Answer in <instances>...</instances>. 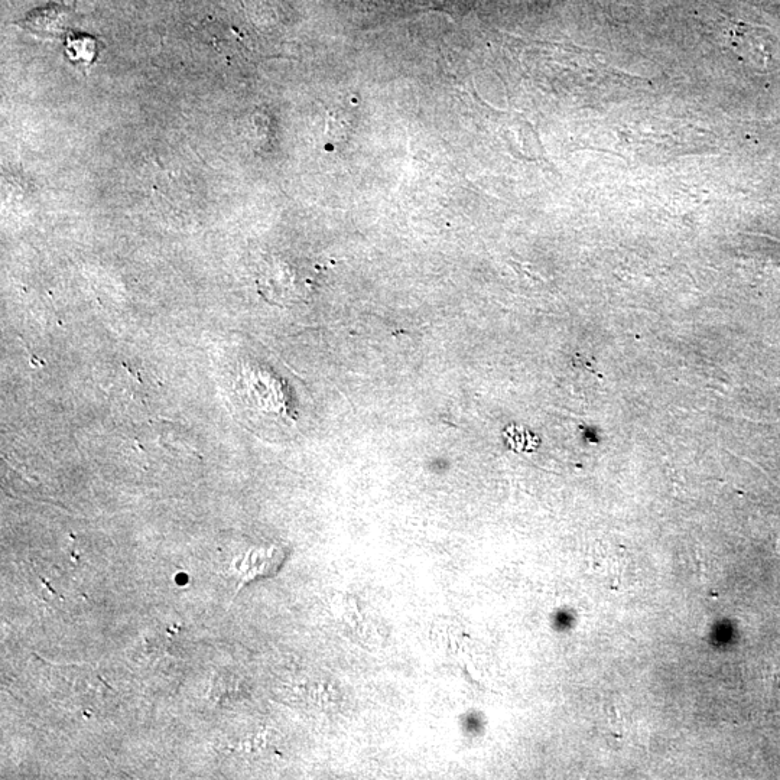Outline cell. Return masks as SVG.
Listing matches in <instances>:
<instances>
[{"label": "cell", "mask_w": 780, "mask_h": 780, "mask_svg": "<svg viewBox=\"0 0 780 780\" xmlns=\"http://www.w3.org/2000/svg\"><path fill=\"white\" fill-rule=\"evenodd\" d=\"M67 52L74 61L91 63L96 58V41L86 35H76L68 39Z\"/></svg>", "instance_id": "cell-3"}, {"label": "cell", "mask_w": 780, "mask_h": 780, "mask_svg": "<svg viewBox=\"0 0 780 780\" xmlns=\"http://www.w3.org/2000/svg\"><path fill=\"white\" fill-rule=\"evenodd\" d=\"M731 47L744 64L757 70L772 67L778 55V44L765 28L756 25H739L731 34Z\"/></svg>", "instance_id": "cell-1"}, {"label": "cell", "mask_w": 780, "mask_h": 780, "mask_svg": "<svg viewBox=\"0 0 780 780\" xmlns=\"http://www.w3.org/2000/svg\"><path fill=\"white\" fill-rule=\"evenodd\" d=\"M65 13L67 9L61 6H48L29 13L28 18L21 22V25L39 37H60L67 24Z\"/></svg>", "instance_id": "cell-2"}]
</instances>
